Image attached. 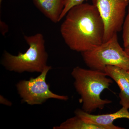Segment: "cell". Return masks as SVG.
I'll return each instance as SVG.
<instances>
[{"label":"cell","mask_w":129,"mask_h":129,"mask_svg":"<svg viewBox=\"0 0 129 129\" xmlns=\"http://www.w3.org/2000/svg\"><path fill=\"white\" fill-rule=\"evenodd\" d=\"M65 17L60 27V33L71 50L82 53L103 43L104 22L93 4L83 3L75 6Z\"/></svg>","instance_id":"obj_1"},{"label":"cell","mask_w":129,"mask_h":129,"mask_svg":"<svg viewBox=\"0 0 129 129\" xmlns=\"http://www.w3.org/2000/svg\"><path fill=\"white\" fill-rule=\"evenodd\" d=\"M72 75L75 79V88L81 96L80 102L83 111L90 113L98 109H103L105 105L112 103L101 98L102 92L113 82L105 72L77 67L73 69Z\"/></svg>","instance_id":"obj_2"},{"label":"cell","mask_w":129,"mask_h":129,"mask_svg":"<svg viewBox=\"0 0 129 129\" xmlns=\"http://www.w3.org/2000/svg\"><path fill=\"white\" fill-rule=\"evenodd\" d=\"M29 48L24 53L19 52L14 55L5 51L2 64L11 72L41 73L47 65L48 55L43 35L37 33L33 35L24 36Z\"/></svg>","instance_id":"obj_3"},{"label":"cell","mask_w":129,"mask_h":129,"mask_svg":"<svg viewBox=\"0 0 129 129\" xmlns=\"http://www.w3.org/2000/svg\"><path fill=\"white\" fill-rule=\"evenodd\" d=\"M81 53L90 69L104 72L106 66L111 65L129 70V56L119 43L117 34L91 50Z\"/></svg>","instance_id":"obj_4"},{"label":"cell","mask_w":129,"mask_h":129,"mask_svg":"<svg viewBox=\"0 0 129 129\" xmlns=\"http://www.w3.org/2000/svg\"><path fill=\"white\" fill-rule=\"evenodd\" d=\"M51 67L47 66L36 78L28 80H21L16 85L17 90L24 102L30 105H40L50 99L67 101L68 96L55 94L50 89L46 82L47 75Z\"/></svg>","instance_id":"obj_5"},{"label":"cell","mask_w":129,"mask_h":129,"mask_svg":"<svg viewBox=\"0 0 129 129\" xmlns=\"http://www.w3.org/2000/svg\"><path fill=\"white\" fill-rule=\"evenodd\" d=\"M99 11L105 26L103 42L122 30L129 0H91Z\"/></svg>","instance_id":"obj_6"},{"label":"cell","mask_w":129,"mask_h":129,"mask_svg":"<svg viewBox=\"0 0 129 129\" xmlns=\"http://www.w3.org/2000/svg\"><path fill=\"white\" fill-rule=\"evenodd\" d=\"M75 114L85 122L105 127L106 129H124L114 125L113 123L118 119L125 118L129 119L128 109L123 107L115 113L101 115H93L78 109L75 111Z\"/></svg>","instance_id":"obj_7"},{"label":"cell","mask_w":129,"mask_h":129,"mask_svg":"<svg viewBox=\"0 0 129 129\" xmlns=\"http://www.w3.org/2000/svg\"><path fill=\"white\" fill-rule=\"evenodd\" d=\"M104 72L117 83L120 92L119 96V104L122 107L129 108V70L117 66H106Z\"/></svg>","instance_id":"obj_8"},{"label":"cell","mask_w":129,"mask_h":129,"mask_svg":"<svg viewBox=\"0 0 129 129\" xmlns=\"http://www.w3.org/2000/svg\"><path fill=\"white\" fill-rule=\"evenodd\" d=\"M65 0H32L44 16L55 23L60 22Z\"/></svg>","instance_id":"obj_9"},{"label":"cell","mask_w":129,"mask_h":129,"mask_svg":"<svg viewBox=\"0 0 129 129\" xmlns=\"http://www.w3.org/2000/svg\"><path fill=\"white\" fill-rule=\"evenodd\" d=\"M54 129H106L105 127L89 123L79 117H75L67 119L59 126L53 127Z\"/></svg>","instance_id":"obj_10"},{"label":"cell","mask_w":129,"mask_h":129,"mask_svg":"<svg viewBox=\"0 0 129 129\" xmlns=\"http://www.w3.org/2000/svg\"><path fill=\"white\" fill-rule=\"evenodd\" d=\"M122 30V38L124 47L125 48L129 45V6L128 14L125 18Z\"/></svg>","instance_id":"obj_11"},{"label":"cell","mask_w":129,"mask_h":129,"mask_svg":"<svg viewBox=\"0 0 129 129\" xmlns=\"http://www.w3.org/2000/svg\"><path fill=\"white\" fill-rule=\"evenodd\" d=\"M86 0H65L64 7L61 17L60 21L65 17L69 11L75 6L84 3Z\"/></svg>","instance_id":"obj_12"},{"label":"cell","mask_w":129,"mask_h":129,"mask_svg":"<svg viewBox=\"0 0 129 129\" xmlns=\"http://www.w3.org/2000/svg\"><path fill=\"white\" fill-rule=\"evenodd\" d=\"M0 25H1V32L2 35H4L7 33L8 30V27L7 24L5 22L2 21L0 22Z\"/></svg>","instance_id":"obj_13"},{"label":"cell","mask_w":129,"mask_h":129,"mask_svg":"<svg viewBox=\"0 0 129 129\" xmlns=\"http://www.w3.org/2000/svg\"><path fill=\"white\" fill-rule=\"evenodd\" d=\"M0 102L1 104L7 106H11L12 105V103L11 102L9 101L8 100H7L2 95H1L0 96Z\"/></svg>","instance_id":"obj_14"},{"label":"cell","mask_w":129,"mask_h":129,"mask_svg":"<svg viewBox=\"0 0 129 129\" xmlns=\"http://www.w3.org/2000/svg\"><path fill=\"white\" fill-rule=\"evenodd\" d=\"M124 50L126 52V53L128 54V55L129 56V45L128 46L124 48Z\"/></svg>","instance_id":"obj_15"},{"label":"cell","mask_w":129,"mask_h":129,"mask_svg":"<svg viewBox=\"0 0 129 129\" xmlns=\"http://www.w3.org/2000/svg\"><path fill=\"white\" fill-rule=\"evenodd\" d=\"M3 1V0H0V4H1H1L2 3V2Z\"/></svg>","instance_id":"obj_16"}]
</instances>
